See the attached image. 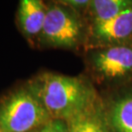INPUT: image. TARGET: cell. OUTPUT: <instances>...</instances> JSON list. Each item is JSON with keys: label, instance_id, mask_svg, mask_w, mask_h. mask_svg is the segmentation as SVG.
<instances>
[{"label": "cell", "instance_id": "9c48e42d", "mask_svg": "<svg viewBox=\"0 0 132 132\" xmlns=\"http://www.w3.org/2000/svg\"><path fill=\"white\" fill-rule=\"evenodd\" d=\"M110 122L115 132H132V95L123 97L113 104Z\"/></svg>", "mask_w": 132, "mask_h": 132}, {"label": "cell", "instance_id": "6da1fadb", "mask_svg": "<svg viewBox=\"0 0 132 132\" xmlns=\"http://www.w3.org/2000/svg\"><path fill=\"white\" fill-rule=\"evenodd\" d=\"M27 87L52 120L66 122L94 105L92 88L77 77L45 72L30 80Z\"/></svg>", "mask_w": 132, "mask_h": 132}, {"label": "cell", "instance_id": "8992f818", "mask_svg": "<svg viewBox=\"0 0 132 132\" xmlns=\"http://www.w3.org/2000/svg\"><path fill=\"white\" fill-rule=\"evenodd\" d=\"M47 7L39 0H22L18 8V21L27 37L40 34L43 28Z\"/></svg>", "mask_w": 132, "mask_h": 132}, {"label": "cell", "instance_id": "8fae6325", "mask_svg": "<svg viewBox=\"0 0 132 132\" xmlns=\"http://www.w3.org/2000/svg\"><path fill=\"white\" fill-rule=\"evenodd\" d=\"M52 132H69L67 123L64 120H52Z\"/></svg>", "mask_w": 132, "mask_h": 132}, {"label": "cell", "instance_id": "7c38bea8", "mask_svg": "<svg viewBox=\"0 0 132 132\" xmlns=\"http://www.w3.org/2000/svg\"><path fill=\"white\" fill-rule=\"evenodd\" d=\"M39 132H52V121L44 125Z\"/></svg>", "mask_w": 132, "mask_h": 132}, {"label": "cell", "instance_id": "277c9868", "mask_svg": "<svg viewBox=\"0 0 132 132\" xmlns=\"http://www.w3.org/2000/svg\"><path fill=\"white\" fill-rule=\"evenodd\" d=\"M94 71L105 80L114 81L132 74V46L118 44L97 51L92 57Z\"/></svg>", "mask_w": 132, "mask_h": 132}, {"label": "cell", "instance_id": "52a82bcc", "mask_svg": "<svg viewBox=\"0 0 132 132\" xmlns=\"http://www.w3.org/2000/svg\"><path fill=\"white\" fill-rule=\"evenodd\" d=\"M69 132H110L107 125L94 107L66 121Z\"/></svg>", "mask_w": 132, "mask_h": 132}, {"label": "cell", "instance_id": "30bf717a", "mask_svg": "<svg viewBox=\"0 0 132 132\" xmlns=\"http://www.w3.org/2000/svg\"><path fill=\"white\" fill-rule=\"evenodd\" d=\"M63 4L67 5L73 10H81L86 7H88L90 4V1L88 0H68V1H63Z\"/></svg>", "mask_w": 132, "mask_h": 132}, {"label": "cell", "instance_id": "5b68a950", "mask_svg": "<svg viewBox=\"0 0 132 132\" xmlns=\"http://www.w3.org/2000/svg\"><path fill=\"white\" fill-rule=\"evenodd\" d=\"M92 37L109 46L123 44L132 37V6L117 16L100 22H93Z\"/></svg>", "mask_w": 132, "mask_h": 132}, {"label": "cell", "instance_id": "7a4b0ae2", "mask_svg": "<svg viewBox=\"0 0 132 132\" xmlns=\"http://www.w3.org/2000/svg\"><path fill=\"white\" fill-rule=\"evenodd\" d=\"M52 120L28 87L10 94L0 104V125L4 132H31Z\"/></svg>", "mask_w": 132, "mask_h": 132}, {"label": "cell", "instance_id": "4fadbf2b", "mask_svg": "<svg viewBox=\"0 0 132 132\" xmlns=\"http://www.w3.org/2000/svg\"><path fill=\"white\" fill-rule=\"evenodd\" d=\"M0 132H4V130H3V128H2V126H1V125H0Z\"/></svg>", "mask_w": 132, "mask_h": 132}, {"label": "cell", "instance_id": "ba28073f", "mask_svg": "<svg viewBox=\"0 0 132 132\" xmlns=\"http://www.w3.org/2000/svg\"><path fill=\"white\" fill-rule=\"evenodd\" d=\"M131 6L130 0H94L90 1L88 7L93 22H100L117 16Z\"/></svg>", "mask_w": 132, "mask_h": 132}, {"label": "cell", "instance_id": "3957f363", "mask_svg": "<svg viewBox=\"0 0 132 132\" xmlns=\"http://www.w3.org/2000/svg\"><path fill=\"white\" fill-rule=\"evenodd\" d=\"M81 22L75 13L59 4L47 8L40 36L43 41L55 47L75 46L81 38Z\"/></svg>", "mask_w": 132, "mask_h": 132}]
</instances>
